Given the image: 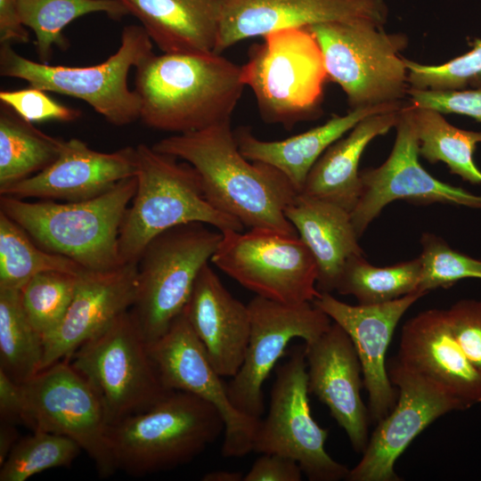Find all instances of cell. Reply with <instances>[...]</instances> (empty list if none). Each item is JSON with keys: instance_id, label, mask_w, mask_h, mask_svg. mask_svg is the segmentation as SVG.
I'll return each mask as SVG.
<instances>
[{"instance_id": "cell-35", "label": "cell", "mask_w": 481, "mask_h": 481, "mask_svg": "<svg viewBox=\"0 0 481 481\" xmlns=\"http://www.w3.org/2000/svg\"><path fill=\"white\" fill-rule=\"evenodd\" d=\"M81 447L71 438L36 430L13 447L0 466V481H25L50 469L68 467Z\"/></svg>"}, {"instance_id": "cell-1", "label": "cell", "mask_w": 481, "mask_h": 481, "mask_svg": "<svg viewBox=\"0 0 481 481\" xmlns=\"http://www.w3.org/2000/svg\"><path fill=\"white\" fill-rule=\"evenodd\" d=\"M152 148L192 165L210 204L244 227L298 234L284 210L298 192L280 170L241 154L231 120L175 134Z\"/></svg>"}, {"instance_id": "cell-5", "label": "cell", "mask_w": 481, "mask_h": 481, "mask_svg": "<svg viewBox=\"0 0 481 481\" xmlns=\"http://www.w3.org/2000/svg\"><path fill=\"white\" fill-rule=\"evenodd\" d=\"M224 430L215 406L171 390L151 407L110 425L108 437L117 470L143 476L192 461Z\"/></svg>"}, {"instance_id": "cell-2", "label": "cell", "mask_w": 481, "mask_h": 481, "mask_svg": "<svg viewBox=\"0 0 481 481\" xmlns=\"http://www.w3.org/2000/svg\"><path fill=\"white\" fill-rule=\"evenodd\" d=\"M135 69L140 119L175 134L231 120L245 86L241 66L215 53H153Z\"/></svg>"}, {"instance_id": "cell-7", "label": "cell", "mask_w": 481, "mask_h": 481, "mask_svg": "<svg viewBox=\"0 0 481 481\" xmlns=\"http://www.w3.org/2000/svg\"><path fill=\"white\" fill-rule=\"evenodd\" d=\"M364 18L308 27L322 53L328 79L346 94L351 109L404 101L408 70L400 53L407 37L387 33Z\"/></svg>"}, {"instance_id": "cell-33", "label": "cell", "mask_w": 481, "mask_h": 481, "mask_svg": "<svg viewBox=\"0 0 481 481\" xmlns=\"http://www.w3.org/2000/svg\"><path fill=\"white\" fill-rule=\"evenodd\" d=\"M419 257L388 266H375L364 255L352 257L344 266L336 289L354 296L361 305L389 302L419 291Z\"/></svg>"}, {"instance_id": "cell-42", "label": "cell", "mask_w": 481, "mask_h": 481, "mask_svg": "<svg viewBox=\"0 0 481 481\" xmlns=\"http://www.w3.org/2000/svg\"><path fill=\"white\" fill-rule=\"evenodd\" d=\"M243 481H300L303 471L293 459L277 453H261Z\"/></svg>"}, {"instance_id": "cell-20", "label": "cell", "mask_w": 481, "mask_h": 481, "mask_svg": "<svg viewBox=\"0 0 481 481\" xmlns=\"http://www.w3.org/2000/svg\"><path fill=\"white\" fill-rule=\"evenodd\" d=\"M387 16L384 0H222L216 53L279 29L351 18L385 25Z\"/></svg>"}, {"instance_id": "cell-23", "label": "cell", "mask_w": 481, "mask_h": 481, "mask_svg": "<svg viewBox=\"0 0 481 481\" xmlns=\"http://www.w3.org/2000/svg\"><path fill=\"white\" fill-rule=\"evenodd\" d=\"M396 361L459 400L465 409L481 403V374L452 336L444 309L422 311L404 324Z\"/></svg>"}, {"instance_id": "cell-27", "label": "cell", "mask_w": 481, "mask_h": 481, "mask_svg": "<svg viewBox=\"0 0 481 481\" xmlns=\"http://www.w3.org/2000/svg\"><path fill=\"white\" fill-rule=\"evenodd\" d=\"M164 53H216L222 0H119Z\"/></svg>"}, {"instance_id": "cell-44", "label": "cell", "mask_w": 481, "mask_h": 481, "mask_svg": "<svg viewBox=\"0 0 481 481\" xmlns=\"http://www.w3.org/2000/svg\"><path fill=\"white\" fill-rule=\"evenodd\" d=\"M15 0H0V43H28L29 36Z\"/></svg>"}, {"instance_id": "cell-40", "label": "cell", "mask_w": 481, "mask_h": 481, "mask_svg": "<svg viewBox=\"0 0 481 481\" xmlns=\"http://www.w3.org/2000/svg\"><path fill=\"white\" fill-rule=\"evenodd\" d=\"M444 311L452 336L481 374V300L461 299Z\"/></svg>"}, {"instance_id": "cell-13", "label": "cell", "mask_w": 481, "mask_h": 481, "mask_svg": "<svg viewBox=\"0 0 481 481\" xmlns=\"http://www.w3.org/2000/svg\"><path fill=\"white\" fill-rule=\"evenodd\" d=\"M27 423L41 430L68 436L94 461L102 477L117 470L113 461L103 405L92 386L67 360L59 361L22 384Z\"/></svg>"}, {"instance_id": "cell-4", "label": "cell", "mask_w": 481, "mask_h": 481, "mask_svg": "<svg viewBox=\"0 0 481 481\" xmlns=\"http://www.w3.org/2000/svg\"><path fill=\"white\" fill-rule=\"evenodd\" d=\"M136 185L132 176L95 198L65 203L1 196L0 211L45 250L69 257L86 270L104 272L121 265L119 229Z\"/></svg>"}, {"instance_id": "cell-17", "label": "cell", "mask_w": 481, "mask_h": 481, "mask_svg": "<svg viewBox=\"0 0 481 481\" xmlns=\"http://www.w3.org/2000/svg\"><path fill=\"white\" fill-rule=\"evenodd\" d=\"M398 391L391 412L372 432L348 481H400L395 464L413 439L439 417L464 405L439 387L395 361L387 370Z\"/></svg>"}, {"instance_id": "cell-45", "label": "cell", "mask_w": 481, "mask_h": 481, "mask_svg": "<svg viewBox=\"0 0 481 481\" xmlns=\"http://www.w3.org/2000/svg\"><path fill=\"white\" fill-rule=\"evenodd\" d=\"M19 432L15 424L2 421L0 424V466L4 462L13 447L19 442Z\"/></svg>"}, {"instance_id": "cell-8", "label": "cell", "mask_w": 481, "mask_h": 481, "mask_svg": "<svg viewBox=\"0 0 481 481\" xmlns=\"http://www.w3.org/2000/svg\"><path fill=\"white\" fill-rule=\"evenodd\" d=\"M152 54V41L145 29L128 25L123 29L118 51L94 66L37 62L19 54L11 45H1L0 75L25 80L45 92L80 99L110 124L122 126L140 118L139 95L127 84L129 70Z\"/></svg>"}, {"instance_id": "cell-14", "label": "cell", "mask_w": 481, "mask_h": 481, "mask_svg": "<svg viewBox=\"0 0 481 481\" xmlns=\"http://www.w3.org/2000/svg\"><path fill=\"white\" fill-rule=\"evenodd\" d=\"M249 342L241 366L226 384L232 404L244 415L260 419L263 385L291 339L310 343L329 330L331 319L313 302L287 304L260 296L248 304Z\"/></svg>"}, {"instance_id": "cell-21", "label": "cell", "mask_w": 481, "mask_h": 481, "mask_svg": "<svg viewBox=\"0 0 481 481\" xmlns=\"http://www.w3.org/2000/svg\"><path fill=\"white\" fill-rule=\"evenodd\" d=\"M135 147L112 152L91 149L77 138L64 140L58 158L44 170L0 190L1 196L80 201L95 198L135 176Z\"/></svg>"}, {"instance_id": "cell-43", "label": "cell", "mask_w": 481, "mask_h": 481, "mask_svg": "<svg viewBox=\"0 0 481 481\" xmlns=\"http://www.w3.org/2000/svg\"><path fill=\"white\" fill-rule=\"evenodd\" d=\"M0 419L12 423H27V402L22 384L0 369Z\"/></svg>"}, {"instance_id": "cell-15", "label": "cell", "mask_w": 481, "mask_h": 481, "mask_svg": "<svg viewBox=\"0 0 481 481\" xmlns=\"http://www.w3.org/2000/svg\"><path fill=\"white\" fill-rule=\"evenodd\" d=\"M395 130V143L386 161L378 167L360 172L361 193L351 212L358 237L387 204L397 200L416 204L441 202L481 208V195L444 183L421 166L409 101L400 110Z\"/></svg>"}, {"instance_id": "cell-3", "label": "cell", "mask_w": 481, "mask_h": 481, "mask_svg": "<svg viewBox=\"0 0 481 481\" xmlns=\"http://www.w3.org/2000/svg\"><path fill=\"white\" fill-rule=\"evenodd\" d=\"M136 191L118 234L121 265L137 264L146 246L159 234L177 225L202 223L219 232H242L236 218L207 200L200 177L185 161L144 143L136 147Z\"/></svg>"}, {"instance_id": "cell-36", "label": "cell", "mask_w": 481, "mask_h": 481, "mask_svg": "<svg viewBox=\"0 0 481 481\" xmlns=\"http://www.w3.org/2000/svg\"><path fill=\"white\" fill-rule=\"evenodd\" d=\"M79 275L45 272L33 276L20 289L25 314L43 338L53 330L64 317L74 297Z\"/></svg>"}, {"instance_id": "cell-22", "label": "cell", "mask_w": 481, "mask_h": 481, "mask_svg": "<svg viewBox=\"0 0 481 481\" xmlns=\"http://www.w3.org/2000/svg\"><path fill=\"white\" fill-rule=\"evenodd\" d=\"M136 285L137 264H125L104 272H82L64 317L44 337L42 370L67 360L84 343L130 310Z\"/></svg>"}, {"instance_id": "cell-46", "label": "cell", "mask_w": 481, "mask_h": 481, "mask_svg": "<svg viewBox=\"0 0 481 481\" xmlns=\"http://www.w3.org/2000/svg\"><path fill=\"white\" fill-rule=\"evenodd\" d=\"M243 475L238 471L215 470L205 474L203 481H243Z\"/></svg>"}, {"instance_id": "cell-26", "label": "cell", "mask_w": 481, "mask_h": 481, "mask_svg": "<svg viewBox=\"0 0 481 481\" xmlns=\"http://www.w3.org/2000/svg\"><path fill=\"white\" fill-rule=\"evenodd\" d=\"M284 214L316 261L318 290L331 293L346 262L364 255L351 213L329 201L298 193Z\"/></svg>"}, {"instance_id": "cell-18", "label": "cell", "mask_w": 481, "mask_h": 481, "mask_svg": "<svg viewBox=\"0 0 481 481\" xmlns=\"http://www.w3.org/2000/svg\"><path fill=\"white\" fill-rule=\"evenodd\" d=\"M426 293L417 291L377 305H349L322 292L313 303L349 335L361 362L371 422L395 407L398 391L390 381L386 355L395 327L405 312Z\"/></svg>"}, {"instance_id": "cell-10", "label": "cell", "mask_w": 481, "mask_h": 481, "mask_svg": "<svg viewBox=\"0 0 481 481\" xmlns=\"http://www.w3.org/2000/svg\"><path fill=\"white\" fill-rule=\"evenodd\" d=\"M67 361L98 395L110 426L163 398L164 387L130 310Z\"/></svg>"}, {"instance_id": "cell-31", "label": "cell", "mask_w": 481, "mask_h": 481, "mask_svg": "<svg viewBox=\"0 0 481 481\" xmlns=\"http://www.w3.org/2000/svg\"><path fill=\"white\" fill-rule=\"evenodd\" d=\"M43 336L22 307L20 289L0 288V369L23 384L42 370Z\"/></svg>"}, {"instance_id": "cell-16", "label": "cell", "mask_w": 481, "mask_h": 481, "mask_svg": "<svg viewBox=\"0 0 481 481\" xmlns=\"http://www.w3.org/2000/svg\"><path fill=\"white\" fill-rule=\"evenodd\" d=\"M148 351L166 389L192 394L219 412L224 424L222 444L224 457H243L252 451L259 419L244 415L232 404L226 385L183 312L162 337L148 345Z\"/></svg>"}, {"instance_id": "cell-29", "label": "cell", "mask_w": 481, "mask_h": 481, "mask_svg": "<svg viewBox=\"0 0 481 481\" xmlns=\"http://www.w3.org/2000/svg\"><path fill=\"white\" fill-rule=\"evenodd\" d=\"M63 143L1 103L0 190L46 168L58 158Z\"/></svg>"}, {"instance_id": "cell-32", "label": "cell", "mask_w": 481, "mask_h": 481, "mask_svg": "<svg viewBox=\"0 0 481 481\" xmlns=\"http://www.w3.org/2000/svg\"><path fill=\"white\" fill-rule=\"evenodd\" d=\"M24 25L36 36L37 55L42 62L49 60L54 46L69 47L63 29L88 13L102 12L119 20L128 14L119 0H15Z\"/></svg>"}, {"instance_id": "cell-6", "label": "cell", "mask_w": 481, "mask_h": 481, "mask_svg": "<svg viewBox=\"0 0 481 481\" xmlns=\"http://www.w3.org/2000/svg\"><path fill=\"white\" fill-rule=\"evenodd\" d=\"M253 45L241 66L242 81L253 92L261 118L291 129L321 113L328 75L320 45L308 28L266 34Z\"/></svg>"}, {"instance_id": "cell-28", "label": "cell", "mask_w": 481, "mask_h": 481, "mask_svg": "<svg viewBox=\"0 0 481 481\" xmlns=\"http://www.w3.org/2000/svg\"><path fill=\"white\" fill-rule=\"evenodd\" d=\"M401 109L362 119L346 137L332 143L312 167L300 193L329 201L351 213L361 193L360 159L374 138L395 127Z\"/></svg>"}, {"instance_id": "cell-39", "label": "cell", "mask_w": 481, "mask_h": 481, "mask_svg": "<svg viewBox=\"0 0 481 481\" xmlns=\"http://www.w3.org/2000/svg\"><path fill=\"white\" fill-rule=\"evenodd\" d=\"M0 102L30 123L47 120L69 122L81 114L78 110L58 102L45 91L31 86L19 90H2Z\"/></svg>"}, {"instance_id": "cell-41", "label": "cell", "mask_w": 481, "mask_h": 481, "mask_svg": "<svg viewBox=\"0 0 481 481\" xmlns=\"http://www.w3.org/2000/svg\"><path fill=\"white\" fill-rule=\"evenodd\" d=\"M409 102L417 108L466 115L481 121V87L470 90H422L409 87Z\"/></svg>"}, {"instance_id": "cell-34", "label": "cell", "mask_w": 481, "mask_h": 481, "mask_svg": "<svg viewBox=\"0 0 481 481\" xmlns=\"http://www.w3.org/2000/svg\"><path fill=\"white\" fill-rule=\"evenodd\" d=\"M85 270L72 259L38 246L0 211V288L20 289L33 276L45 272L79 274Z\"/></svg>"}, {"instance_id": "cell-38", "label": "cell", "mask_w": 481, "mask_h": 481, "mask_svg": "<svg viewBox=\"0 0 481 481\" xmlns=\"http://www.w3.org/2000/svg\"><path fill=\"white\" fill-rule=\"evenodd\" d=\"M410 87L422 90H461L481 87V39L469 52L440 65H425L404 58Z\"/></svg>"}, {"instance_id": "cell-19", "label": "cell", "mask_w": 481, "mask_h": 481, "mask_svg": "<svg viewBox=\"0 0 481 481\" xmlns=\"http://www.w3.org/2000/svg\"><path fill=\"white\" fill-rule=\"evenodd\" d=\"M309 394L330 410L353 447L363 453L369 442L368 407L361 397L364 387L360 359L352 339L337 322L320 338L305 343Z\"/></svg>"}, {"instance_id": "cell-24", "label": "cell", "mask_w": 481, "mask_h": 481, "mask_svg": "<svg viewBox=\"0 0 481 481\" xmlns=\"http://www.w3.org/2000/svg\"><path fill=\"white\" fill-rule=\"evenodd\" d=\"M183 312L218 374L232 378L242 364L249 342L248 305L228 291L208 263Z\"/></svg>"}, {"instance_id": "cell-9", "label": "cell", "mask_w": 481, "mask_h": 481, "mask_svg": "<svg viewBox=\"0 0 481 481\" xmlns=\"http://www.w3.org/2000/svg\"><path fill=\"white\" fill-rule=\"evenodd\" d=\"M205 224L168 229L144 249L137 263V285L130 309L147 345L162 337L180 315L196 279L216 252L223 233Z\"/></svg>"}, {"instance_id": "cell-11", "label": "cell", "mask_w": 481, "mask_h": 481, "mask_svg": "<svg viewBox=\"0 0 481 481\" xmlns=\"http://www.w3.org/2000/svg\"><path fill=\"white\" fill-rule=\"evenodd\" d=\"M222 233L210 262L257 296L298 304L321 295L316 261L298 234L270 229Z\"/></svg>"}, {"instance_id": "cell-12", "label": "cell", "mask_w": 481, "mask_h": 481, "mask_svg": "<svg viewBox=\"0 0 481 481\" xmlns=\"http://www.w3.org/2000/svg\"><path fill=\"white\" fill-rule=\"evenodd\" d=\"M308 395L305 345L297 346L277 369L269 411L257 421L252 451L295 460L311 481L346 479L350 469L325 451L328 429L314 420Z\"/></svg>"}, {"instance_id": "cell-25", "label": "cell", "mask_w": 481, "mask_h": 481, "mask_svg": "<svg viewBox=\"0 0 481 481\" xmlns=\"http://www.w3.org/2000/svg\"><path fill=\"white\" fill-rule=\"evenodd\" d=\"M404 102L351 109L345 115H335L321 126L280 141L258 139L248 126L236 128L234 135L245 158L277 168L300 193L312 167L332 143L362 119L377 113L400 110Z\"/></svg>"}, {"instance_id": "cell-37", "label": "cell", "mask_w": 481, "mask_h": 481, "mask_svg": "<svg viewBox=\"0 0 481 481\" xmlns=\"http://www.w3.org/2000/svg\"><path fill=\"white\" fill-rule=\"evenodd\" d=\"M420 245L419 291L428 294L438 288L448 289L461 279H481V260L452 249L441 237L424 232Z\"/></svg>"}, {"instance_id": "cell-30", "label": "cell", "mask_w": 481, "mask_h": 481, "mask_svg": "<svg viewBox=\"0 0 481 481\" xmlns=\"http://www.w3.org/2000/svg\"><path fill=\"white\" fill-rule=\"evenodd\" d=\"M410 104L420 155L429 163L444 162L451 173L472 184H480L481 171L474 162L473 154L477 144L481 143V132L458 128L442 113Z\"/></svg>"}]
</instances>
